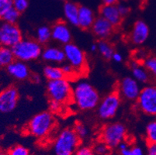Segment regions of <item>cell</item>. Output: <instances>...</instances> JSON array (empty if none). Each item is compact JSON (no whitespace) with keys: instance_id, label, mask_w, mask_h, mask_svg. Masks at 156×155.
<instances>
[{"instance_id":"1","label":"cell","mask_w":156,"mask_h":155,"mask_svg":"<svg viewBox=\"0 0 156 155\" xmlns=\"http://www.w3.org/2000/svg\"><path fill=\"white\" fill-rule=\"evenodd\" d=\"M100 101L98 91L86 79H79L72 85V102L79 110H93Z\"/></svg>"},{"instance_id":"2","label":"cell","mask_w":156,"mask_h":155,"mask_svg":"<svg viewBox=\"0 0 156 155\" xmlns=\"http://www.w3.org/2000/svg\"><path fill=\"white\" fill-rule=\"evenodd\" d=\"M80 143L81 139L73 128H65L55 136L52 152L54 155H74Z\"/></svg>"},{"instance_id":"3","label":"cell","mask_w":156,"mask_h":155,"mask_svg":"<svg viewBox=\"0 0 156 155\" xmlns=\"http://www.w3.org/2000/svg\"><path fill=\"white\" fill-rule=\"evenodd\" d=\"M56 125L55 116L50 111L38 113L30 119L27 130L31 136L38 139L47 137L54 130Z\"/></svg>"},{"instance_id":"4","label":"cell","mask_w":156,"mask_h":155,"mask_svg":"<svg viewBox=\"0 0 156 155\" xmlns=\"http://www.w3.org/2000/svg\"><path fill=\"white\" fill-rule=\"evenodd\" d=\"M43 45L36 39L23 38L20 42L12 48L15 59L23 62H30L36 61L41 57Z\"/></svg>"},{"instance_id":"5","label":"cell","mask_w":156,"mask_h":155,"mask_svg":"<svg viewBox=\"0 0 156 155\" xmlns=\"http://www.w3.org/2000/svg\"><path fill=\"white\" fill-rule=\"evenodd\" d=\"M47 93L49 99L65 105L72 102V84L67 78L48 81Z\"/></svg>"},{"instance_id":"6","label":"cell","mask_w":156,"mask_h":155,"mask_svg":"<svg viewBox=\"0 0 156 155\" xmlns=\"http://www.w3.org/2000/svg\"><path fill=\"white\" fill-rule=\"evenodd\" d=\"M121 102L122 99L117 91L107 94L100 99L96 107L98 117L102 120H108L113 118L118 113Z\"/></svg>"},{"instance_id":"7","label":"cell","mask_w":156,"mask_h":155,"mask_svg":"<svg viewBox=\"0 0 156 155\" xmlns=\"http://www.w3.org/2000/svg\"><path fill=\"white\" fill-rule=\"evenodd\" d=\"M127 128L125 125L119 122L108 123L104 126L100 133L101 141L104 142L110 149L118 147L121 142L124 141L127 136Z\"/></svg>"},{"instance_id":"8","label":"cell","mask_w":156,"mask_h":155,"mask_svg":"<svg viewBox=\"0 0 156 155\" xmlns=\"http://www.w3.org/2000/svg\"><path fill=\"white\" fill-rule=\"evenodd\" d=\"M136 106L146 116H156V85H147L141 88Z\"/></svg>"},{"instance_id":"9","label":"cell","mask_w":156,"mask_h":155,"mask_svg":"<svg viewBox=\"0 0 156 155\" xmlns=\"http://www.w3.org/2000/svg\"><path fill=\"white\" fill-rule=\"evenodd\" d=\"M63 51L65 55V61L76 69L79 75L80 72L86 71L87 67L86 53L78 45L70 42L64 45Z\"/></svg>"},{"instance_id":"10","label":"cell","mask_w":156,"mask_h":155,"mask_svg":"<svg viewBox=\"0 0 156 155\" xmlns=\"http://www.w3.org/2000/svg\"><path fill=\"white\" fill-rule=\"evenodd\" d=\"M23 38L22 31L16 23L4 22L0 26V46L12 48Z\"/></svg>"},{"instance_id":"11","label":"cell","mask_w":156,"mask_h":155,"mask_svg":"<svg viewBox=\"0 0 156 155\" xmlns=\"http://www.w3.org/2000/svg\"><path fill=\"white\" fill-rule=\"evenodd\" d=\"M141 90L140 83L132 76L124 77L117 85V92L121 99L129 102H134L137 100Z\"/></svg>"},{"instance_id":"12","label":"cell","mask_w":156,"mask_h":155,"mask_svg":"<svg viewBox=\"0 0 156 155\" xmlns=\"http://www.w3.org/2000/svg\"><path fill=\"white\" fill-rule=\"evenodd\" d=\"M19 92L14 86H9L0 92V112L9 113L16 108L19 101Z\"/></svg>"},{"instance_id":"13","label":"cell","mask_w":156,"mask_h":155,"mask_svg":"<svg viewBox=\"0 0 156 155\" xmlns=\"http://www.w3.org/2000/svg\"><path fill=\"white\" fill-rule=\"evenodd\" d=\"M51 39L62 45L72 42V34L68 23L57 21L51 26Z\"/></svg>"},{"instance_id":"14","label":"cell","mask_w":156,"mask_h":155,"mask_svg":"<svg viewBox=\"0 0 156 155\" xmlns=\"http://www.w3.org/2000/svg\"><path fill=\"white\" fill-rule=\"evenodd\" d=\"M149 34L150 30L147 24L143 20H137L133 25L129 39L133 44L141 45L147 41Z\"/></svg>"},{"instance_id":"15","label":"cell","mask_w":156,"mask_h":155,"mask_svg":"<svg viewBox=\"0 0 156 155\" xmlns=\"http://www.w3.org/2000/svg\"><path fill=\"white\" fill-rule=\"evenodd\" d=\"M114 26L101 16L96 18L91 27L93 35L99 40H107L112 36Z\"/></svg>"},{"instance_id":"16","label":"cell","mask_w":156,"mask_h":155,"mask_svg":"<svg viewBox=\"0 0 156 155\" xmlns=\"http://www.w3.org/2000/svg\"><path fill=\"white\" fill-rule=\"evenodd\" d=\"M6 71L13 79L18 81H25L31 76L30 69L26 62L15 59L6 67Z\"/></svg>"},{"instance_id":"17","label":"cell","mask_w":156,"mask_h":155,"mask_svg":"<svg viewBox=\"0 0 156 155\" xmlns=\"http://www.w3.org/2000/svg\"><path fill=\"white\" fill-rule=\"evenodd\" d=\"M100 16L110 22L114 27L120 25L123 16L119 12L117 4L115 5H104L103 4L100 9Z\"/></svg>"},{"instance_id":"18","label":"cell","mask_w":156,"mask_h":155,"mask_svg":"<svg viewBox=\"0 0 156 155\" xmlns=\"http://www.w3.org/2000/svg\"><path fill=\"white\" fill-rule=\"evenodd\" d=\"M41 58L45 62L51 64L61 65L65 62V55L63 48H58L56 46H48L43 48Z\"/></svg>"},{"instance_id":"19","label":"cell","mask_w":156,"mask_h":155,"mask_svg":"<svg viewBox=\"0 0 156 155\" xmlns=\"http://www.w3.org/2000/svg\"><path fill=\"white\" fill-rule=\"evenodd\" d=\"M96 19L93 9L86 5H79L78 26L83 30L91 29Z\"/></svg>"},{"instance_id":"20","label":"cell","mask_w":156,"mask_h":155,"mask_svg":"<svg viewBox=\"0 0 156 155\" xmlns=\"http://www.w3.org/2000/svg\"><path fill=\"white\" fill-rule=\"evenodd\" d=\"M79 5L76 2L67 1L63 6V13L66 23L72 26H78V19H79Z\"/></svg>"},{"instance_id":"21","label":"cell","mask_w":156,"mask_h":155,"mask_svg":"<svg viewBox=\"0 0 156 155\" xmlns=\"http://www.w3.org/2000/svg\"><path fill=\"white\" fill-rule=\"evenodd\" d=\"M131 76L139 83H147L149 81L150 74L144 65L137 61H133L130 65Z\"/></svg>"},{"instance_id":"22","label":"cell","mask_w":156,"mask_h":155,"mask_svg":"<svg viewBox=\"0 0 156 155\" xmlns=\"http://www.w3.org/2000/svg\"><path fill=\"white\" fill-rule=\"evenodd\" d=\"M43 75L48 81H54L65 78L62 67L48 65L44 68Z\"/></svg>"},{"instance_id":"23","label":"cell","mask_w":156,"mask_h":155,"mask_svg":"<svg viewBox=\"0 0 156 155\" xmlns=\"http://www.w3.org/2000/svg\"><path fill=\"white\" fill-rule=\"evenodd\" d=\"M41 45H45L51 40V27L49 26H41L36 30V38Z\"/></svg>"},{"instance_id":"24","label":"cell","mask_w":156,"mask_h":155,"mask_svg":"<svg viewBox=\"0 0 156 155\" xmlns=\"http://www.w3.org/2000/svg\"><path fill=\"white\" fill-rule=\"evenodd\" d=\"M97 51L102 58L106 60H110L114 53V49L111 44L106 40H100L97 43Z\"/></svg>"},{"instance_id":"25","label":"cell","mask_w":156,"mask_h":155,"mask_svg":"<svg viewBox=\"0 0 156 155\" xmlns=\"http://www.w3.org/2000/svg\"><path fill=\"white\" fill-rule=\"evenodd\" d=\"M15 60L13 52L11 48L0 46V67L6 68Z\"/></svg>"},{"instance_id":"26","label":"cell","mask_w":156,"mask_h":155,"mask_svg":"<svg viewBox=\"0 0 156 155\" xmlns=\"http://www.w3.org/2000/svg\"><path fill=\"white\" fill-rule=\"evenodd\" d=\"M145 137L148 144H156V119H152L145 127Z\"/></svg>"},{"instance_id":"27","label":"cell","mask_w":156,"mask_h":155,"mask_svg":"<svg viewBox=\"0 0 156 155\" xmlns=\"http://www.w3.org/2000/svg\"><path fill=\"white\" fill-rule=\"evenodd\" d=\"M20 16V12L18 10H16L14 7H12V8L9 9V10L4 14L2 19L5 23H16L17 21L19 20Z\"/></svg>"},{"instance_id":"28","label":"cell","mask_w":156,"mask_h":155,"mask_svg":"<svg viewBox=\"0 0 156 155\" xmlns=\"http://www.w3.org/2000/svg\"><path fill=\"white\" fill-rule=\"evenodd\" d=\"M142 65L150 75L156 78V56L145 58L142 61Z\"/></svg>"},{"instance_id":"29","label":"cell","mask_w":156,"mask_h":155,"mask_svg":"<svg viewBox=\"0 0 156 155\" xmlns=\"http://www.w3.org/2000/svg\"><path fill=\"white\" fill-rule=\"evenodd\" d=\"M73 129L81 140L88 137L89 133H90V131H89V129L88 128V126H86V125L80 123V122H77L75 124V126H74Z\"/></svg>"},{"instance_id":"30","label":"cell","mask_w":156,"mask_h":155,"mask_svg":"<svg viewBox=\"0 0 156 155\" xmlns=\"http://www.w3.org/2000/svg\"><path fill=\"white\" fill-rule=\"evenodd\" d=\"M120 155H146L142 147L139 146H134L132 147H127L124 150H120Z\"/></svg>"},{"instance_id":"31","label":"cell","mask_w":156,"mask_h":155,"mask_svg":"<svg viewBox=\"0 0 156 155\" xmlns=\"http://www.w3.org/2000/svg\"><path fill=\"white\" fill-rule=\"evenodd\" d=\"M93 150L96 155H107L110 153V148L104 142L100 141L95 145Z\"/></svg>"},{"instance_id":"32","label":"cell","mask_w":156,"mask_h":155,"mask_svg":"<svg viewBox=\"0 0 156 155\" xmlns=\"http://www.w3.org/2000/svg\"><path fill=\"white\" fill-rule=\"evenodd\" d=\"M8 155H30V151L23 145H16L9 149Z\"/></svg>"},{"instance_id":"33","label":"cell","mask_w":156,"mask_h":155,"mask_svg":"<svg viewBox=\"0 0 156 155\" xmlns=\"http://www.w3.org/2000/svg\"><path fill=\"white\" fill-rule=\"evenodd\" d=\"M61 67H62V72H63L64 75H65V77L67 78V79H70L72 77H76L79 75L76 69L72 65H69V63H63V65Z\"/></svg>"},{"instance_id":"34","label":"cell","mask_w":156,"mask_h":155,"mask_svg":"<svg viewBox=\"0 0 156 155\" xmlns=\"http://www.w3.org/2000/svg\"><path fill=\"white\" fill-rule=\"evenodd\" d=\"M12 7H13V0H0V19Z\"/></svg>"},{"instance_id":"35","label":"cell","mask_w":156,"mask_h":155,"mask_svg":"<svg viewBox=\"0 0 156 155\" xmlns=\"http://www.w3.org/2000/svg\"><path fill=\"white\" fill-rule=\"evenodd\" d=\"M63 104L60 103V102H57V101L51 100L50 99L49 103H48V107H49V111L53 114H56V113H59L62 112V109H63Z\"/></svg>"},{"instance_id":"36","label":"cell","mask_w":156,"mask_h":155,"mask_svg":"<svg viewBox=\"0 0 156 155\" xmlns=\"http://www.w3.org/2000/svg\"><path fill=\"white\" fill-rule=\"evenodd\" d=\"M28 6H29V0H13V7L20 13L26 11Z\"/></svg>"},{"instance_id":"37","label":"cell","mask_w":156,"mask_h":155,"mask_svg":"<svg viewBox=\"0 0 156 155\" xmlns=\"http://www.w3.org/2000/svg\"><path fill=\"white\" fill-rule=\"evenodd\" d=\"M74 155H96L93 148L89 146H79Z\"/></svg>"},{"instance_id":"38","label":"cell","mask_w":156,"mask_h":155,"mask_svg":"<svg viewBox=\"0 0 156 155\" xmlns=\"http://www.w3.org/2000/svg\"><path fill=\"white\" fill-rule=\"evenodd\" d=\"M119 12L123 17L126 16L130 12V8L125 4H117Z\"/></svg>"},{"instance_id":"39","label":"cell","mask_w":156,"mask_h":155,"mask_svg":"<svg viewBox=\"0 0 156 155\" xmlns=\"http://www.w3.org/2000/svg\"><path fill=\"white\" fill-rule=\"evenodd\" d=\"M111 59L113 60V62H116V63H120V62H123V55L120 52L114 51V53H113Z\"/></svg>"},{"instance_id":"40","label":"cell","mask_w":156,"mask_h":155,"mask_svg":"<svg viewBox=\"0 0 156 155\" xmlns=\"http://www.w3.org/2000/svg\"><path fill=\"white\" fill-rule=\"evenodd\" d=\"M147 155H156V144H148L147 149Z\"/></svg>"},{"instance_id":"41","label":"cell","mask_w":156,"mask_h":155,"mask_svg":"<svg viewBox=\"0 0 156 155\" xmlns=\"http://www.w3.org/2000/svg\"><path fill=\"white\" fill-rule=\"evenodd\" d=\"M30 79H32V81L34 83H40L41 82V77H40L39 75H37V74H34V75H31L30 76Z\"/></svg>"},{"instance_id":"42","label":"cell","mask_w":156,"mask_h":155,"mask_svg":"<svg viewBox=\"0 0 156 155\" xmlns=\"http://www.w3.org/2000/svg\"><path fill=\"white\" fill-rule=\"evenodd\" d=\"M119 0H102L103 4L104 5H115L117 4Z\"/></svg>"},{"instance_id":"43","label":"cell","mask_w":156,"mask_h":155,"mask_svg":"<svg viewBox=\"0 0 156 155\" xmlns=\"http://www.w3.org/2000/svg\"><path fill=\"white\" fill-rule=\"evenodd\" d=\"M90 51L93 52V53H95L97 51V44H93L90 46Z\"/></svg>"},{"instance_id":"44","label":"cell","mask_w":156,"mask_h":155,"mask_svg":"<svg viewBox=\"0 0 156 155\" xmlns=\"http://www.w3.org/2000/svg\"><path fill=\"white\" fill-rule=\"evenodd\" d=\"M0 155H8V153H5L3 151H0Z\"/></svg>"},{"instance_id":"45","label":"cell","mask_w":156,"mask_h":155,"mask_svg":"<svg viewBox=\"0 0 156 155\" xmlns=\"http://www.w3.org/2000/svg\"><path fill=\"white\" fill-rule=\"evenodd\" d=\"M58 1H62V2H67L69 0H58Z\"/></svg>"},{"instance_id":"46","label":"cell","mask_w":156,"mask_h":155,"mask_svg":"<svg viewBox=\"0 0 156 155\" xmlns=\"http://www.w3.org/2000/svg\"><path fill=\"white\" fill-rule=\"evenodd\" d=\"M123 1H127V0H123Z\"/></svg>"}]
</instances>
